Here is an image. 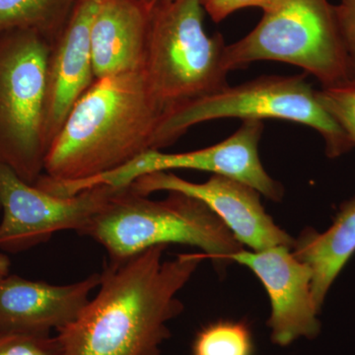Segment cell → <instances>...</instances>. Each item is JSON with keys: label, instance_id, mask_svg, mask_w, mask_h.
<instances>
[{"label": "cell", "instance_id": "30bf717a", "mask_svg": "<svg viewBox=\"0 0 355 355\" xmlns=\"http://www.w3.org/2000/svg\"><path fill=\"white\" fill-rule=\"evenodd\" d=\"M130 188L148 197L156 191H177L209 207L241 245L253 251L284 246L292 249L295 239L273 222L261 205V193L249 184L221 175L205 183H191L171 172H156L135 180Z\"/></svg>", "mask_w": 355, "mask_h": 355}, {"label": "cell", "instance_id": "ba28073f", "mask_svg": "<svg viewBox=\"0 0 355 355\" xmlns=\"http://www.w3.org/2000/svg\"><path fill=\"white\" fill-rule=\"evenodd\" d=\"M263 128L261 121H243L237 132L216 146L184 153L149 150L123 167L92 179L53 182L51 191L60 197H71L93 187L125 188L144 175L188 169L232 178L249 184L261 196L277 202L284 196V189L266 171L259 155Z\"/></svg>", "mask_w": 355, "mask_h": 355}, {"label": "cell", "instance_id": "2e32d148", "mask_svg": "<svg viewBox=\"0 0 355 355\" xmlns=\"http://www.w3.org/2000/svg\"><path fill=\"white\" fill-rule=\"evenodd\" d=\"M77 0H0V35L31 30L51 44L69 20Z\"/></svg>", "mask_w": 355, "mask_h": 355}, {"label": "cell", "instance_id": "7a4b0ae2", "mask_svg": "<svg viewBox=\"0 0 355 355\" xmlns=\"http://www.w3.org/2000/svg\"><path fill=\"white\" fill-rule=\"evenodd\" d=\"M163 114L144 69L97 79L49 148L44 174L55 181L78 182L123 167L153 150Z\"/></svg>", "mask_w": 355, "mask_h": 355}, {"label": "cell", "instance_id": "d6986e66", "mask_svg": "<svg viewBox=\"0 0 355 355\" xmlns=\"http://www.w3.org/2000/svg\"><path fill=\"white\" fill-rule=\"evenodd\" d=\"M0 355H62L58 336H0Z\"/></svg>", "mask_w": 355, "mask_h": 355}, {"label": "cell", "instance_id": "ac0fdd59", "mask_svg": "<svg viewBox=\"0 0 355 355\" xmlns=\"http://www.w3.org/2000/svg\"><path fill=\"white\" fill-rule=\"evenodd\" d=\"M318 98L355 146V78L317 90Z\"/></svg>", "mask_w": 355, "mask_h": 355}, {"label": "cell", "instance_id": "e0dca14e", "mask_svg": "<svg viewBox=\"0 0 355 355\" xmlns=\"http://www.w3.org/2000/svg\"><path fill=\"white\" fill-rule=\"evenodd\" d=\"M251 331L243 322L218 321L205 327L193 343V355H253Z\"/></svg>", "mask_w": 355, "mask_h": 355}, {"label": "cell", "instance_id": "8992f818", "mask_svg": "<svg viewBox=\"0 0 355 355\" xmlns=\"http://www.w3.org/2000/svg\"><path fill=\"white\" fill-rule=\"evenodd\" d=\"M259 60L296 65L322 87L349 79L335 6L329 0H280L263 11L259 24L225 50L228 71Z\"/></svg>", "mask_w": 355, "mask_h": 355}, {"label": "cell", "instance_id": "7402d4cb", "mask_svg": "<svg viewBox=\"0 0 355 355\" xmlns=\"http://www.w3.org/2000/svg\"><path fill=\"white\" fill-rule=\"evenodd\" d=\"M10 261L6 254L0 253V282L9 275Z\"/></svg>", "mask_w": 355, "mask_h": 355}, {"label": "cell", "instance_id": "603a6c76", "mask_svg": "<svg viewBox=\"0 0 355 355\" xmlns=\"http://www.w3.org/2000/svg\"><path fill=\"white\" fill-rule=\"evenodd\" d=\"M137 1L144 2V3L149 4L151 6H157L170 0H137Z\"/></svg>", "mask_w": 355, "mask_h": 355}, {"label": "cell", "instance_id": "6da1fadb", "mask_svg": "<svg viewBox=\"0 0 355 355\" xmlns=\"http://www.w3.org/2000/svg\"><path fill=\"white\" fill-rule=\"evenodd\" d=\"M166 248L109 261L95 297L57 331L62 355H161L168 323L184 309L178 292L207 259L182 254L162 261Z\"/></svg>", "mask_w": 355, "mask_h": 355}, {"label": "cell", "instance_id": "44dd1931", "mask_svg": "<svg viewBox=\"0 0 355 355\" xmlns=\"http://www.w3.org/2000/svg\"><path fill=\"white\" fill-rule=\"evenodd\" d=\"M280 0H202L203 10L214 22L225 19L231 14L248 7H258L263 11L272 8Z\"/></svg>", "mask_w": 355, "mask_h": 355}, {"label": "cell", "instance_id": "3957f363", "mask_svg": "<svg viewBox=\"0 0 355 355\" xmlns=\"http://www.w3.org/2000/svg\"><path fill=\"white\" fill-rule=\"evenodd\" d=\"M80 234L104 247L110 261L181 244L197 247L205 258L223 263L243 249L219 217L197 198L170 191L165 200H153L130 186L116 189Z\"/></svg>", "mask_w": 355, "mask_h": 355}, {"label": "cell", "instance_id": "277c9868", "mask_svg": "<svg viewBox=\"0 0 355 355\" xmlns=\"http://www.w3.org/2000/svg\"><path fill=\"white\" fill-rule=\"evenodd\" d=\"M219 119L263 121L275 119L301 123L316 130L329 158L340 157L354 142L324 109L302 76H263L182 105L163 114L154 133L153 150L170 146L189 128Z\"/></svg>", "mask_w": 355, "mask_h": 355}, {"label": "cell", "instance_id": "9a60e30c", "mask_svg": "<svg viewBox=\"0 0 355 355\" xmlns=\"http://www.w3.org/2000/svg\"><path fill=\"white\" fill-rule=\"evenodd\" d=\"M291 250L312 270L313 299L321 312L331 286L355 253V198L343 203L328 230L305 229Z\"/></svg>", "mask_w": 355, "mask_h": 355}, {"label": "cell", "instance_id": "4fadbf2b", "mask_svg": "<svg viewBox=\"0 0 355 355\" xmlns=\"http://www.w3.org/2000/svg\"><path fill=\"white\" fill-rule=\"evenodd\" d=\"M100 282L101 273L67 286L7 275L0 282V336H51L64 329L79 316Z\"/></svg>", "mask_w": 355, "mask_h": 355}, {"label": "cell", "instance_id": "5b68a950", "mask_svg": "<svg viewBox=\"0 0 355 355\" xmlns=\"http://www.w3.org/2000/svg\"><path fill=\"white\" fill-rule=\"evenodd\" d=\"M226 46L222 35L205 32L202 0L154 6L144 71L164 114L228 85Z\"/></svg>", "mask_w": 355, "mask_h": 355}, {"label": "cell", "instance_id": "8fae6325", "mask_svg": "<svg viewBox=\"0 0 355 355\" xmlns=\"http://www.w3.org/2000/svg\"><path fill=\"white\" fill-rule=\"evenodd\" d=\"M229 260L247 266L265 286L272 305L268 326L273 343L288 347L298 338L314 340L319 336L321 322L313 299V272L291 248L242 249Z\"/></svg>", "mask_w": 355, "mask_h": 355}, {"label": "cell", "instance_id": "ffe728a7", "mask_svg": "<svg viewBox=\"0 0 355 355\" xmlns=\"http://www.w3.org/2000/svg\"><path fill=\"white\" fill-rule=\"evenodd\" d=\"M334 6L340 39L349 62V78H355V0H340V3Z\"/></svg>", "mask_w": 355, "mask_h": 355}, {"label": "cell", "instance_id": "9c48e42d", "mask_svg": "<svg viewBox=\"0 0 355 355\" xmlns=\"http://www.w3.org/2000/svg\"><path fill=\"white\" fill-rule=\"evenodd\" d=\"M116 191L97 186L71 197H58L26 183L0 163V250L19 253L49 241L60 231L80 233Z\"/></svg>", "mask_w": 355, "mask_h": 355}, {"label": "cell", "instance_id": "7c38bea8", "mask_svg": "<svg viewBox=\"0 0 355 355\" xmlns=\"http://www.w3.org/2000/svg\"><path fill=\"white\" fill-rule=\"evenodd\" d=\"M100 1L77 0L64 29L51 44L44 125L48 151L76 103L95 83L90 31Z\"/></svg>", "mask_w": 355, "mask_h": 355}, {"label": "cell", "instance_id": "52a82bcc", "mask_svg": "<svg viewBox=\"0 0 355 355\" xmlns=\"http://www.w3.org/2000/svg\"><path fill=\"white\" fill-rule=\"evenodd\" d=\"M51 44L31 30L0 35V163L35 184L44 174L46 70Z\"/></svg>", "mask_w": 355, "mask_h": 355}, {"label": "cell", "instance_id": "5bb4252c", "mask_svg": "<svg viewBox=\"0 0 355 355\" xmlns=\"http://www.w3.org/2000/svg\"><path fill=\"white\" fill-rule=\"evenodd\" d=\"M154 6L137 0H101L91 24L96 80L144 69Z\"/></svg>", "mask_w": 355, "mask_h": 355}]
</instances>
